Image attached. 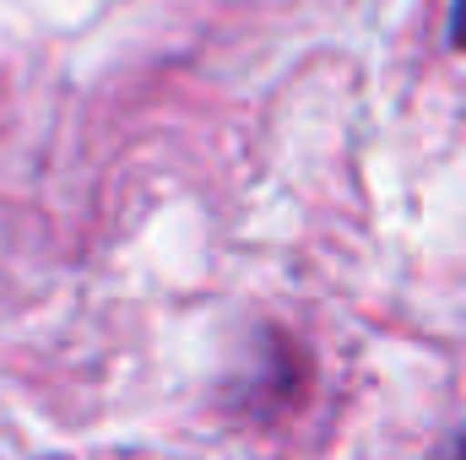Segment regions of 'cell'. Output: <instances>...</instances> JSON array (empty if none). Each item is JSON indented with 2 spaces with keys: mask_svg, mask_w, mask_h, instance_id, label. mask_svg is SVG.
<instances>
[{
  "mask_svg": "<svg viewBox=\"0 0 466 460\" xmlns=\"http://www.w3.org/2000/svg\"><path fill=\"white\" fill-rule=\"evenodd\" d=\"M451 33H456V44L466 49V0H456V16H451Z\"/></svg>",
  "mask_w": 466,
  "mask_h": 460,
  "instance_id": "obj_1",
  "label": "cell"
}]
</instances>
